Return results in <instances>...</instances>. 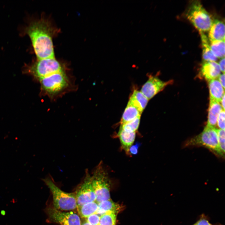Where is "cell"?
I'll list each match as a JSON object with an SVG mask.
<instances>
[{"mask_svg": "<svg viewBox=\"0 0 225 225\" xmlns=\"http://www.w3.org/2000/svg\"><path fill=\"white\" fill-rule=\"evenodd\" d=\"M26 32L31 41L37 60L55 58L53 38L58 32L50 20L44 18L31 23Z\"/></svg>", "mask_w": 225, "mask_h": 225, "instance_id": "1", "label": "cell"}, {"mask_svg": "<svg viewBox=\"0 0 225 225\" xmlns=\"http://www.w3.org/2000/svg\"><path fill=\"white\" fill-rule=\"evenodd\" d=\"M185 15L200 32L208 31L213 20L199 0H193L190 2Z\"/></svg>", "mask_w": 225, "mask_h": 225, "instance_id": "2", "label": "cell"}, {"mask_svg": "<svg viewBox=\"0 0 225 225\" xmlns=\"http://www.w3.org/2000/svg\"><path fill=\"white\" fill-rule=\"evenodd\" d=\"M43 180L52 193L54 208L61 211H69L77 209L75 194L63 191L49 178Z\"/></svg>", "mask_w": 225, "mask_h": 225, "instance_id": "3", "label": "cell"}, {"mask_svg": "<svg viewBox=\"0 0 225 225\" xmlns=\"http://www.w3.org/2000/svg\"><path fill=\"white\" fill-rule=\"evenodd\" d=\"M92 183L98 203L110 199V181L102 162L98 165L91 175Z\"/></svg>", "mask_w": 225, "mask_h": 225, "instance_id": "4", "label": "cell"}, {"mask_svg": "<svg viewBox=\"0 0 225 225\" xmlns=\"http://www.w3.org/2000/svg\"><path fill=\"white\" fill-rule=\"evenodd\" d=\"M186 145L202 146L224 155L219 148L217 129L215 128L206 126L201 133L188 141Z\"/></svg>", "mask_w": 225, "mask_h": 225, "instance_id": "5", "label": "cell"}, {"mask_svg": "<svg viewBox=\"0 0 225 225\" xmlns=\"http://www.w3.org/2000/svg\"><path fill=\"white\" fill-rule=\"evenodd\" d=\"M39 80L42 90L48 95L51 96L64 90L69 84L64 71L54 73Z\"/></svg>", "mask_w": 225, "mask_h": 225, "instance_id": "6", "label": "cell"}, {"mask_svg": "<svg viewBox=\"0 0 225 225\" xmlns=\"http://www.w3.org/2000/svg\"><path fill=\"white\" fill-rule=\"evenodd\" d=\"M29 71L39 80L64 70L61 63L54 58L37 60L29 68Z\"/></svg>", "mask_w": 225, "mask_h": 225, "instance_id": "7", "label": "cell"}, {"mask_svg": "<svg viewBox=\"0 0 225 225\" xmlns=\"http://www.w3.org/2000/svg\"><path fill=\"white\" fill-rule=\"evenodd\" d=\"M77 207L96 201V196L92 188L91 175L88 170L82 182L77 188L75 194Z\"/></svg>", "mask_w": 225, "mask_h": 225, "instance_id": "8", "label": "cell"}, {"mask_svg": "<svg viewBox=\"0 0 225 225\" xmlns=\"http://www.w3.org/2000/svg\"><path fill=\"white\" fill-rule=\"evenodd\" d=\"M47 212L51 220L60 225H81L79 216L72 211L64 212L52 208Z\"/></svg>", "mask_w": 225, "mask_h": 225, "instance_id": "9", "label": "cell"}, {"mask_svg": "<svg viewBox=\"0 0 225 225\" xmlns=\"http://www.w3.org/2000/svg\"><path fill=\"white\" fill-rule=\"evenodd\" d=\"M172 82V80L164 82L157 77L150 76L142 87L141 92L149 100Z\"/></svg>", "mask_w": 225, "mask_h": 225, "instance_id": "10", "label": "cell"}, {"mask_svg": "<svg viewBox=\"0 0 225 225\" xmlns=\"http://www.w3.org/2000/svg\"><path fill=\"white\" fill-rule=\"evenodd\" d=\"M218 63L215 61H203L199 73V77L208 81L217 79L221 74Z\"/></svg>", "mask_w": 225, "mask_h": 225, "instance_id": "11", "label": "cell"}, {"mask_svg": "<svg viewBox=\"0 0 225 225\" xmlns=\"http://www.w3.org/2000/svg\"><path fill=\"white\" fill-rule=\"evenodd\" d=\"M208 38L211 40L225 41V24L222 21L213 19Z\"/></svg>", "mask_w": 225, "mask_h": 225, "instance_id": "12", "label": "cell"}, {"mask_svg": "<svg viewBox=\"0 0 225 225\" xmlns=\"http://www.w3.org/2000/svg\"><path fill=\"white\" fill-rule=\"evenodd\" d=\"M223 109L219 102L210 99L208 111V122L206 126L215 128L217 124V120L218 115Z\"/></svg>", "mask_w": 225, "mask_h": 225, "instance_id": "13", "label": "cell"}, {"mask_svg": "<svg viewBox=\"0 0 225 225\" xmlns=\"http://www.w3.org/2000/svg\"><path fill=\"white\" fill-rule=\"evenodd\" d=\"M208 82L210 99L220 102L224 94V89L217 79L210 80Z\"/></svg>", "mask_w": 225, "mask_h": 225, "instance_id": "14", "label": "cell"}, {"mask_svg": "<svg viewBox=\"0 0 225 225\" xmlns=\"http://www.w3.org/2000/svg\"><path fill=\"white\" fill-rule=\"evenodd\" d=\"M118 135L122 148L128 154H129L130 148L135 138L136 132H128L119 129Z\"/></svg>", "mask_w": 225, "mask_h": 225, "instance_id": "15", "label": "cell"}, {"mask_svg": "<svg viewBox=\"0 0 225 225\" xmlns=\"http://www.w3.org/2000/svg\"><path fill=\"white\" fill-rule=\"evenodd\" d=\"M202 48L203 61H216L218 58L212 52L209 43L208 37L204 32H200Z\"/></svg>", "mask_w": 225, "mask_h": 225, "instance_id": "16", "label": "cell"}, {"mask_svg": "<svg viewBox=\"0 0 225 225\" xmlns=\"http://www.w3.org/2000/svg\"><path fill=\"white\" fill-rule=\"evenodd\" d=\"M142 113L138 108L128 102L123 114L121 121V124L128 122L134 120L138 117L140 116Z\"/></svg>", "mask_w": 225, "mask_h": 225, "instance_id": "17", "label": "cell"}, {"mask_svg": "<svg viewBox=\"0 0 225 225\" xmlns=\"http://www.w3.org/2000/svg\"><path fill=\"white\" fill-rule=\"evenodd\" d=\"M148 101V99L141 91L135 90L131 96L128 102L142 112L146 107Z\"/></svg>", "mask_w": 225, "mask_h": 225, "instance_id": "18", "label": "cell"}, {"mask_svg": "<svg viewBox=\"0 0 225 225\" xmlns=\"http://www.w3.org/2000/svg\"><path fill=\"white\" fill-rule=\"evenodd\" d=\"M120 208V206L119 205L110 199L98 203V208L96 213L100 216L109 211L114 212L118 213Z\"/></svg>", "mask_w": 225, "mask_h": 225, "instance_id": "19", "label": "cell"}, {"mask_svg": "<svg viewBox=\"0 0 225 225\" xmlns=\"http://www.w3.org/2000/svg\"><path fill=\"white\" fill-rule=\"evenodd\" d=\"M98 208V203L95 201L85 204L78 206L77 210L79 216L86 218L89 216L96 213Z\"/></svg>", "mask_w": 225, "mask_h": 225, "instance_id": "20", "label": "cell"}, {"mask_svg": "<svg viewBox=\"0 0 225 225\" xmlns=\"http://www.w3.org/2000/svg\"><path fill=\"white\" fill-rule=\"evenodd\" d=\"M209 43L212 52L218 58L224 57L225 41L211 40L209 39Z\"/></svg>", "mask_w": 225, "mask_h": 225, "instance_id": "21", "label": "cell"}, {"mask_svg": "<svg viewBox=\"0 0 225 225\" xmlns=\"http://www.w3.org/2000/svg\"><path fill=\"white\" fill-rule=\"evenodd\" d=\"M117 213L108 211L100 216L98 225H116Z\"/></svg>", "mask_w": 225, "mask_h": 225, "instance_id": "22", "label": "cell"}, {"mask_svg": "<svg viewBox=\"0 0 225 225\" xmlns=\"http://www.w3.org/2000/svg\"><path fill=\"white\" fill-rule=\"evenodd\" d=\"M140 116L134 120L121 125L120 129L128 132H136L140 124Z\"/></svg>", "mask_w": 225, "mask_h": 225, "instance_id": "23", "label": "cell"}, {"mask_svg": "<svg viewBox=\"0 0 225 225\" xmlns=\"http://www.w3.org/2000/svg\"><path fill=\"white\" fill-rule=\"evenodd\" d=\"M219 145L220 150L223 154L225 152V130L217 129Z\"/></svg>", "mask_w": 225, "mask_h": 225, "instance_id": "24", "label": "cell"}, {"mask_svg": "<svg viewBox=\"0 0 225 225\" xmlns=\"http://www.w3.org/2000/svg\"><path fill=\"white\" fill-rule=\"evenodd\" d=\"M86 218V221L92 225H99L100 216L96 213L89 216Z\"/></svg>", "mask_w": 225, "mask_h": 225, "instance_id": "25", "label": "cell"}, {"mask_svg": "<svg viewBox=\"0 0 225 225\" xmlns=\"http://www.w3.org/2000/svg\"><path fill=\"white\" fill-rule=\"evenodd\" d=\"M217 124L220 129L225 130V111L223 109L218 115Z\"/></svg>", "mask_w": 225, "mask_h": 225, "instance_id": "26", "label": "cell"}, {"mask_svg": "<svg viewBox=\"0 0 225 225\" xmlns=\"http://www.w3.org/2000/svg\"><path fill=\"white\" fill-rule=\"evenodd\" d=\"M218 64L219 65L221 72L224 73L225 72V58H221L219 61Z\"/></svg>", "mask_w": 225, "mask_h": 225, "instance_id": "27", "label": "cell"}, {"mask_svg": "<svg viewBox=\"0 0 225 225\" xmlns=\"http://www.w3.org/2000/svg\"><path fill=\"white\" fill-rule=\"evenodd\" d=\"M194 225H212L207 220L201 219L198 221Z\"/></svg>", "mask_w": 225, "mask_h": 225, "instance_id": "28", "label": "cell"}, {"mask_svg": "<svg viewBox=\"0 0 225 225\" xmlns=\"http://www.w3.org/2000/svg\"><path fill=\"white\" fill-rule=\"evenodd\" d=\"M218 80L223 87L225 88V74L224 73L220 74L218 77Z\"/></svg>", "mask_w": 225, "mask_h": 225, "instance_id": "29", "label": "cell"}, {"mask_svg": "<svg viewBox=\"0 0 225 225\" xmlns=\"http://www.w3.org/2000/svg\"><path fill=\"white\" fill-rule=\"evenodd\" d=\"M137 147H136V146H131L130 148L129 152L133 154H135L137 153L138 151Z\"/></svg>", "mask_w": 225, "mask_h": 225, "instance_id": "30", "label": "cell"}, {"mask_svg": "<svg viewBox=\"0 0 225 225\" xmlns=\"http://www.w3.org/2000/svg\"><path fill=\"white\" fill-rule=\"evenodd\" d=\"M221 106L223 109L224 110L225 109V95L223 96L221 101Z\"/></svg>", "mask_w": 225, "mask_h": 225, "instance_id": "31", "label": "cell"}, {"mask_svg": "<svg viewBox=\"0 0 225 225\" xmlns=\"http://www.w3.org/2000/svg\"><path fill=\"white\" fill-rule=\"evenodd\" d=\"M81 225H92L87 221H86L83 222Z\"/></svg>", "mask_w": 225, "mask_h": 225, "instance_id": "32", "label": "cell"}, {"mask_svg": "<svg viewBox=\"0 0 225 225\" xmlns=\"http://www.w3.org/2000/svg\"></svg>", "mask_w": 225, "mask_h": 225, "instance_id": "33", "label": "cell"}]
</instances>
